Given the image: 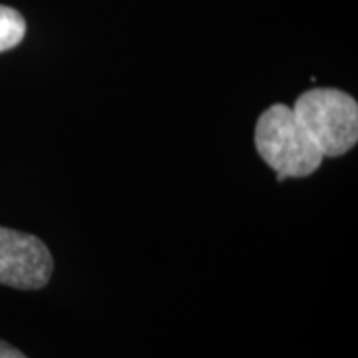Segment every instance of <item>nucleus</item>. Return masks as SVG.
<instances>
[{"label": "nucleus", "mask_w": 358, "mask_h": 358, "mask_svg": "<svg viewBox=\"0 0 358 358\" xmlns=\"http://www.w3.org/2000/svg\"><path fill=\"white\" fill-rule=\"evenodd\" d=\"M293 114L322 157L345 155L357 145L358 103L343 90H308L296 98Z\"/></svg>", "instance_id": "obj_1"}, {"label": "nucleus", "mask_w": 358, "mask_h": 358, "mask_svg": "<svg viewBox=\"0 0 358 358\" xmlns=\"http://www.w3.org/2000/svg\"><path fill=\"white\" fill-rule=\"evenodd\" d=\"M255 148L263 162L285 178H307L322 164V154L294 120L293 108L273 103L259 115Z\"/></svg>", "instance_id": "obj_2"}, {"label": "nucleus", "mask_w": 358, "mask_h": 358, "mask_svg": "<svg viewBox=\"0 0 358 358\" xmlns=\"http://www.w3.org/2000/svg\"><path fill=\"white\" fill-rule=\"evenodd\" d=\"M52 268L50 251L40 237L0 227V285L38 291L50 281Z\"/></svg>", "instance_id": "obj_3"}, {"label": "nucleus", "mask_w": 358, "mask_h": 358, "mask_svg": "<svg viewBox=\"0 0 358 358\" xmlns=\"http://www.w3.org/2000/svg\"><path fill=\"white\" fill-rule=\"evenodd\" d=\"M26 34V20L18 10L0 4V52L16 48Z\"/></svg>", "instance_id": "obj_4"}, {"label": "nucleus", "mask_w": 358, "mask_h": 358, "mask_svg": "<svg viewBox=\"0 0 358 358\" xmlns=\"http://www.w3.org/2000/svg\"><path fill=\"white\" fill-rule=\"evenodd\" d=\"M0 358H28L26 355H22L18 348H14L13 345L0 341Z\"/></svg>", "instance_id": "obj_5"}]
</instances>
